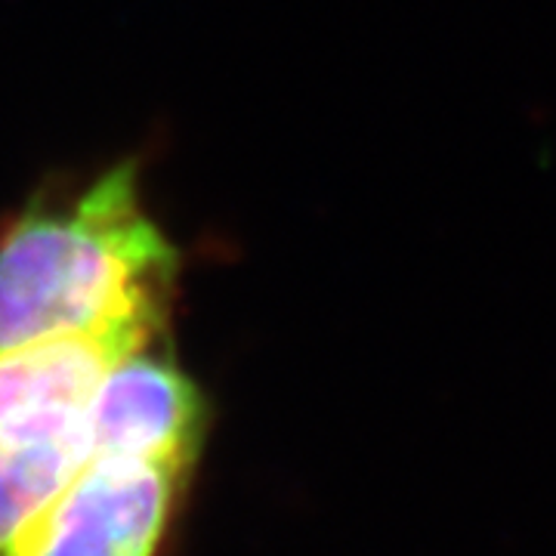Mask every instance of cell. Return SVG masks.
I'll return each mask as SVG.
<instances>
[{"instance_id":"cell-1","label":"cell","mask_w":556,"mask_h":556,"mask_svg":"<svg viewBox=\"0 0 556 556\" xmlns=\"http://www.w3.org/2000/svg\"><path fill=\"white\" fill-rule=\"evenodd\" d=\"M174 244L121 161L72 195L35 199L0 229V353L118 325H164Z\"/></svg>"},{"instance_id":"cell-2","label":"cell","mask_w":556,"mask_h":556,"mask_svg":"<svg viewBox=\"0 0 556 556\" xmlns=\"http://www.w3.org/2000/svg\"><path fill=\"white\" fill-rule=\"evenodd\" d=\"M189 477L149 457H87L10 556H159Z\"/></svg>"},{"instance_id":"cell-3","label":"cell","mask_w":556,"mask_h":556,"mask_svg":"<svg viewBox=\"0 0 556 556\" xmlns=\"http://www.w3.org/2000/svg\"><path fill=\"white\" fill-rule=\"evenodd\" d=\"M159 338L121 356L87 399L90 457H149L195 470L207 437V402Z\"/></svg>"},{"instance_id":"cell-4","label":"cell","mask_w":556,"mask_h":556,"mask_svg":"<svg viewBox=\"0 0 556 556\" xmlns=\"http://www.w3.org/2000/svg\"><path fill=\"white\" fill-rule=\"evenodd\" d=\"M161 331L164 325H118L0 353V433L47 412L87 405L102 375Z\"/></svg>"},{"instance_id":"cell-5","label":"cell","mask_w":556,"mask_h":556,"mask_svg":"<svg viewBox=\"0 0 556 556\" xmlns=\"http://www.w3.org/2000/svg\"><path fill=\"white\" fill-rule=\"evenodd\" d=\"M84 412L60 408L0 433V556L50 507L90 457Z\"/></svg>"}]
</instances>
